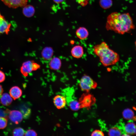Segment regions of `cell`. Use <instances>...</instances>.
Returning a JSON list of instances; mask_svg holds the SVG:
<instances>
[{
	"mask_svg": "<svg viewBox=\"0 0 136 136\" xmlns=\"http://www.w3.org/2000/svg\"><path fill=\"white\" fill-rule=\"evenodd\" d=\"M77 2L82 6H86L88 3L89 0H75Z\"/></svg>",
	"mask_w": 136,
	"mask_h": 136,
	"instance_id": "cell-27",
	"label": "cell"
},
{
	"mask_svg": "<svg viewBox=\"0 0 136 136\" xmlns=\"http://www.w3.org/2000/svg\"><path fill=\"white\" fill-rule=\"evenodd\" d=\"M88 30L84 27H80L76 30V34L77 37L82 40L86 39L89 35Z\"/></svg>",
	"mask_w": 136,
	"mask_h": 136,
	"instance_id": "cell-12",
	"label": "cell"
},
{
	"mask_svg": "<svg viewBox=\"0 0 136 136\" xmlns=\"http://www.w3.org/2000/svg\"><path fill=\"white\" fill-rule=\"evenodd\" d=\"M95 100L93 95L86 93L81 96L79 101L81 108H88L94 103Z\"/></svg>",
	"mask_w": 136,
	"mask_h": 136,
	"instance_id": "cell-4",
	"label": "cell"
},
{
	"mask_svg": "<svg viewBox=\"0 0 136 136\" xmlns=\"http://www.w3.org/2000/svg\"><path fill=\"white\" fill-rule=\"evenodd\" d=\"M91 136H100L104 135V133L101 130H96L93 131L91 133Z\"/></svg>",
	"mask_w": 136,
	"mask_h": 136,
	"instance_id": "cell-25",
	"label": "cell"
},
{
	"mask_svg": "<svg viewBox=\"0 0 136 136\" xmlns=\"http://www.w3.org/2000/svg\"><path fill=\"white\" fill-rule=\"evenodd\" d=\"M22 12L24 15L27 17H32L35 13V9L32 6L26 5L23 7Z\"/></svg>",
	"mask_w": 136,
	"mask_h": 136,
	"instance_id": "cell-16",
	"label": "cell"
},
{
	"mask_svg": "<svg viewBox=\"0 0 136 136\" xmlns=\"http://www.w3.org/2000/svg\"><path fill=\"white\" fill-rule=\"evenodd\" d=\"M93 50L94 54L99 57L100 62L105 66L114 65L119 61V54L111 49L105 42L94 46Z\"/></svg>",
	"mask_w": 136,
	"mask_h": 136,
	"instance_id": "cell-2",
	"label": "cell"
},
{
	"mask_svg": "<svg viewBox=\"0 0 136 136\" xmlns=\"http://www.w3.org/2000/svg\"><path fill=\"white\" fill-rule=\"evenodd\" d=\"M71 53L74 58L78 59L82 57L84 54L83 47L80 45H75L71 49Z\"/></svg>",
	"mask_w": 136,
	"mask_h": 136,
	"instance_id": "cell-10",
	"label": "cell"
},
{
	"mask_svg": "<svg viewBox=\"0 0 136 136\" xmlns=\"http://www.w3.org/2000/svg\"><path fill=\"white\" fill-rule=\"evenodd\" d=\"M122 115L123 118L125 119L129 120L133 118L134 116V113L132 110L127 108L123 110Z\"/></svg>",
	"mask_w": 136,
	"mask_h": 136,
	"instance_id": "cell-18",
	"label": "cell"
},
{
	"mask_svg": "<svg viewBox=\"0 0 136 136\" xmlns=\"http://www.w3.org/2000/svg\"><path fill=\"white\" fill-rule=\"evenodd\" d=\"M49 65L51 69L54 70H58L60 69L61 66V60L58 57H53L50 59Z\"/></svg>",
	"mask_w": 136,
	"mask_h": 136,
	"instance_id": "cell-11",
	"label": "cell"
},
{
	"mask_svg": "<svg viewBox=\"0 0 136 136\" xmlns=\"http://www.w3.org/2000/svg\"><path fill=\"white\" fill-rule=\"evenodd\" d=\"M1 15V14H0V15Z\"/></svg>",
	"mask_w": 136,
	"mask_h": 136,
	"instance_id": "cell-32",
	"label": "cell"
},
{
	"mask_svg": "<svg viewBox=\"0 0 136 136\" xmlns=\"http://www.w3.org/2000/svg\"><path fill=\"white\" fill-rule=\"evenodd\" d=\"M22 110L21 112L23 117L26 118H28L30 116L31 113V110L30 108L27 107L24 108Z\"/></svg>",
	"mask_w": 136,
	"mask_h": 136,
	"instance_id": "cell-23",
	"label": "cell"
},
{
	"mask_svg": "<svg viewBox=\"0 0 136 136\" xmlns=\"http://www.w3.org/2000/svg\"><path fill=\"white\" fill-rule=\"evenodd\" d=\"M4 4L8 7L16 8L23 7L27 5L28 0H1Z\"/></svg>",
	"mask_w": 136,
	"mask_h": 136,
	"instance_id": "cell-6",
	"label": "cell"
},
{
	"mask_svg": "<svg viewBox=\"0 0 136 136\" xmlns=\"http://www.w3.org/2000/svg\"><path fill=\"white\" fill-rule=\"evenodd\" d=\"M5 76L4 73L0 70V83H1L5 80Z\"/></svg>",
	"mask_w": 136,
	"mask_h": 136,
	"instance_id": "cell-28",
	"label": "cell"
},
{
	"mask_svg": "<svg viewBox=\"0 0 136 136\" xmlns=\"http://www.w3.org/2000/svg\"><path fill=\"white\" fill-rule=\"evenodd\" d=\"M11 24L8 23L4 17L0 15V34L5 33L8 35L10 31Z\"/></svg>",
	"mask_w": 136,
	"mask_h": 136,
	"instance_id": "cell-9",
	"label": "cell"
},
{
	"mask_svg": "<svg viewBox=\"0 0 136 136\" xmlns=\"http://www.w3.org/2000/svg\"><path fill=\"white\" fill-rule=\"evenodd\" d=\"M121 134L120 129L116 127L111 128L108 132V135L109 136H120Z\"/></svg>",
	"mask_w": 136,
	"mask_h": 136,
	"instance_id": "cell-19",
	"label": "cell"
},
{
	"mask_svg": "<svg viewBox=\"0 0 136 136\" xmlns=\"http://www.w3.org/2000/svg\"><path fill=\"white\" fill-rule=\"evenodd\" d=\"M53 101L55 106L58 109L64 108L66 104V100L63 96L58 95L55 96L53 98Z\"/></svg>",
	"mask_w": 136,
	"mask_h": 136,
	"instance_id": "cell-8",
	"label": "cell"
},
{
	"mask_svg": "<svg viewBox=\"0 0 136 136\" xmlns=\"http://www.w3.org/2000/svg\"><path fill=\"white\" fill-rule=\"evenodd\" d=\"M53 54V51L52 48L46 47L44 48L42 51L41 55L42 58L46 60H50Z\"/></svg>",
	"mask_w": 136,
	"mask_h": 136,
	"instance_id": "cell-14",
	"label": "cell"
},
{
	"mask_svg": "<svg viewBox=\"0 0 136 136\" xmlns=\"http://www.w3.org/2000/svg\"><path fill=\"white\" fill-rule=\"evenodd\" d=\"M37 64L33 63L32 61L28 60L24 62L22 64L20 69V71L22 74L26 76L28 74L32 71L38 68Z\"/></svg>",
	"mask_w": 136,
	"mask_h": 136,
	"instance_id": "cell-5",
	"label": "cell"
},
{
	"mask_svg": "<svg viewBox=\"0 0 136 136\" xmlns=\"http://www.w3.org/2000/svg\"><path fill=\"white\" fill-rule=\"evenodd\" d=\"M135 49H136V41L135 42Z\"/></svg>",
	"mask_w": 136,
	"mask_h": 136,
	"instance_id": "cell-31",
	"label": "cell"
},
{
	"mask_svg": "<svg viewBox=\"0 0 136 136\" xmlns=\"http://www.w3.org/2000/svg\"><path fill=\"white\" fill-rule=\"evenodd\" d=\"M3 91V90L1 85L0 84V96L2 94Z\"/></svg>",
	"mask_w": 136,
	"mask_h": 136,
	"instance_id": "cell-30",
	"label": "cell"
},
{
	"mask_svg": "<svg viewBox=\"0 0 136 136\" xmlns=\"http://www.w3.org/2000/svg\"><path fill=\"white\" fill-rule=\"evenodd\" d=\"M9 117L12 122L16 124L21 122L23 118L21 112L17 110L11 111L9 114Z\"/></svg>",
	"mask_w": 136,
	"mask_h": 136,
	"instance_id": "cell-7",
	"label": "cell"
},
{
	"mask_svg": "<svg viewBox=\"0 0 136 136\" xmlns=\"http://www.w3.org/2000/svg\"><path fill=\"white\" fill-rule=\"evenodd\" d=\"M7 120L6 118L3 117H0V129L5 128L7 124Z\"/></svg>",
	"mask_w": 136,
	"mask_h": 136,
	"instance_id": "cell-24",
	"label": "cell"
},
{
	"mask_svg": "<svg viewBox=\"0 0 136 136\" xmlns=\"http://www.w3.org/2000/svg\"><path fill=\"white\" fill-rule=\"evenodd\" d=\"M106 28L108 30L123 35L134 29L135 26L129 13L115 12L111 13L107 17Z\"/></svg>",
	"mask_w": 136,
	"mask_h": 136,
	"instance_id": "cell-1",
	"label": "cell"
},
{
	"mask_svg": "<svg viewBox=\"0 0 136 136\" xmlns=\"http://www.w3.org/2000/svg\"><path fill=\"white\" fill-rule=\"evenodd\" d=\"M25 132L22 128L19 127L15 128L13 131L12 134L14 136H22L24 135Z\"/></svg>",
	"mask_w": 136,
	"mask_h": 136,
	"instance_id": "cell-22",
	"label": "cell"
},
{
	"mask_svg": "<svg viewBox=\"0 0 136 136\" xmlns=\"http://www.w3.org/2000/svg\"><path fill=\"white\" fill-rule=\"evenodd\" d=\"M69 106L71 109L74 111H77L81 108L79 101L75 100L71 101L69 103Z\"/></svg>",
	"mask_w": 136,
	"mask_h": 136,
	"instance_id": "cell-20",
	"label": "cell"
},
{
	"mask_svg": "<svg viewBox=\"0 0 136 136\" xmlns=\"http://www.w3.org/2000/svg\"><path fill=\"white\" fill-rule=\"evenodd\" d=\"M9 93L10 96L14 100L20 98L22 94V91L21 89L16 86H13L10 89Z\"/></svg>",
	"mask_w": 136,
	"mask_h": 136,
	"instance_id": "cell-13",
	"label": "cell"
},
{
	"mask_svg": "<svg viewBox=\"0 0 136 136\" xmlns=\"http://www.w3.org/2000/svg\"><path fill=\"white\" fill-rule=\"evenodd\" d=\"M112 4V0H100L99 4L104 9H108L111 7Z\"/></svg>",
	"mask_w": 136,
	"mask_h": 136,
	"instance_id": "cell-21",
	"label": "cell"
},
{
	"mask_svg": "<svg viewBox=\"0 0 136 136\" xmlns=\"http://www.w3.org/2000/svg\"><path fill=\"white\" fill-rule=\"evenodd\" d=\"M12 98L10 94L7 93L2 94L0 98L1 104L5 106L10 105L12 103Z\"/></svg>",
	"mask_w": 136,
	"mask_h": 136,
	"instance_id": "cell-17",
	"label": "cell"
},
{
	"mask_svg": "<svg viewBox=\"0 0 136 136\" xmlns=\"http://www.w3.org/2000/svg\"><path fill=\"white\" fill-rule=\"evenodd\" d=\"M64 0H53L55 3L57 4L60 3Z\"/></svg>",
	"mask_w": 136,
	"mask_h": 136,
	"instance_id": "cell-29",
	"label": "cell"
},
{
	"mask_svg": "<svg viewBox=\"0 0 136 136\" xmlns=\"http://www.w3.org/2000/svg\"><path fill=\"white\" fill-rule=\"evenodd\" d=\"M24 135L25 136H36L37 134L33 130L29 129L25 132Z\"/></svg>",
	"mask_w": 136,
	"mask_h": 136,
	"instance_id": "cell-26",
	"label": "cell"
},
{
	"mask_svg": "<svg viewBox=\"0 0 136 136\" xmlns=\"http://www.w3.org/2000/svg\"><path fill=\"white\" fill-rule=\"evenodd\" d=\"M79 85L81 90L88 92L90 90L96 88L97 86V84L90 76L85 74L81 78Z\"/></svg>",
	"mask_w": 136,
	"mask_h": 136,
	"instance_id": "cell-3",
	"label": "cell"
},
{
	"mask_svg": "<svg viewBox=\"0 0 136 136\" xmlns=\"http://www.w3.org/2000/svg\"><path fill=\"white\" fill-rule=\"evenodd\" d=\"M124 129L125 132L128 135L136 134V125L133 122L127 123L124 126Z\"/></svg>",
	"mask_w": 136,
	"mask_h": 136,
	"instance_id": "cell-15",
	"label": "cell"
}]
</instances>
